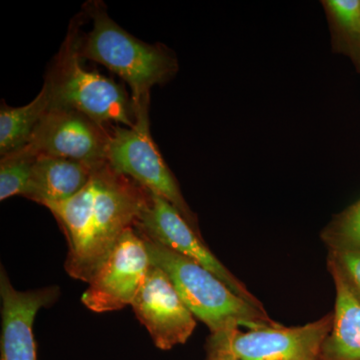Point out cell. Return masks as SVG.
<instances>
[{"label": "cell", "instance_id": "cell-6", "mask_svg": "<svg viewBox=\"0 0 360 360\" xmlns=\"http://www.w3.org/2000/svg\"><path fill=\"white\" fill-rule=\"evenodd\" d=\"M333 314L302 326L281 324L259 328L232 329L212 333L208 357L233 360H319L322 345L330 333Z\"/></svg>", "mask_w": 360, "mask_h": 360}, {"label": "cell", "instance_id": "cell-16", "mask_svg": "<svg viewBox=\"0 0 360 360\" xmlns=\"http://www.w3.org/2000/svg\"><path fill=\"white\" fill-rule=\"evenodd\" d=\"M322 239L329 250H360V200L324 229Z\"/></svg>", "mask_w": 360, "mask_h": 360}, {"label": "cell", "instance_id": "cell-3", "mask_svg": "<svg viewBox=\"0 0 360 360\" xmlns=\"http://www.w3.org/2000/svg\"><path fill=\"white\" fill-rule=\"evenodd\" d=\"M137 232L143 238L151 264L167 274L186 307L212 335L276 323L265 309L246 302L205 267Z\"/></svg>", "mask_w": 360, "mask_h": 360}, {"label": "cell", "instance_id": "cell-10", "mask_svg": "<svg viewBox=\"0 0 360 360\" xmlns=\"http://www.w3.org/2000/svg\"><path fill=\"white\" fill-rule=\"evenodd\" d=\"M131 307L160 349L184 345L196 328L195 317L169 277L153 264Z\"/></svg>", "mask_w": 360, "mask_h": 360}, {"label": "cell", "instance_id": "cell-8", "mask_svg": "<svg viewBox=\"0 0 360 360\" xmlns=\"http://www.w3.org/2000/svg\"><path fill=\"white\" fill-rule=\"evenodd\" d=\"M110 130L78 111L51 108L26 146L15 151L56 156L99 167L108 162Z\"/></svg>", "mask_w": 360, "mask_h": 360}, {"label": "cell", "instance_id": "cell-14", "mask_svg": "<svg viewBox=\"0 0 360 360\" xmlns=\"http://www.w3.org/2000/svg\"><path fill=\"white\" fill-rule=\"evenodd\" d=\"M51 108V97L44 84L39 96L26 105L11 108L4 101L0 108V155L23 148L32 139L44 116Z\"/></svg>", "mask_w": 360, "mask_h": 360}, {"label": "cell", "instance_id": "cell-13", "mask_svg": "<svg viewBox=\"0 0 360 360\" xmlns=\"http://www.w3.org/2000/svg\"><path fill=\"white\" fill-rule=\"evenodd\" d=\"M330 274L335 284V307L319 360H360V302L338 274Z\"/></svg>", "mask_w": 360, "mask_h": 360}, {"label": "cell", "instance_id": "cell-1", "mask_svg": "<svg viewBox=\"0 0 360 360\" xmlns=\"http://www.w3.org/2000/svg\"><path fill=\"white\" fill-rule=\"evenodd\" d=\"M148 191L106 162L75 196L49 208L68 240L66 272L89 283L125 231L134 227Z\"/></svg>", "mask_w": 360, "mask_h": 360}, {"label": "cell", "instance_id": "cell-7", "mask_svg": "<svg viewBox=\"0 0 360 360\" xmlns=\"http://www.w3.org/2000/svg\"><path fill=\"white\" fill-rule=\"evenodd\" d=\"M134 229L205 267L234 293L258 309H264L262 302L207 248L200 232L195 231L165 198L148 191V200Z\"/></svg>", "mask_w": 360, "mask_h": 360}, {"label": "cell", "instance_id": "cell-19", "mask_svg": "<svg viewBox=\"0 0 360 360\" xmlns=\"http://www.w3.org/2000/svg\"><path fill=\"white\" fill-rule=\"evenodd\" d=\"M208 360H233L227 357H208Z\"/></svg>", "mask_w": 360, "mask_h": 360}, {"label": "cell", "instance_id": "cell-17", "mask_svg": "<svg viewBox=\"0 0 360 360\" xmlns=\"http://www.w3.org/2000/svg\"><path fill=\"white\" fill-rule=\"evenodd\" d=\"M328 264L360 302V250H329Z\"/></svg>", "mask_w": 360, "mask_h": 360}, {"label": "cell", "instance_id": "cell-12", "mask_svg": "<svg viewBox=\"0 0 360 360\" xmlns=\"http://www.w3.org/2000/svg\"><path fill=\"white\" fill-rule=\"evenodd\" d=\"M97 167L68 158L39 156L23 198L47 208L63 202L89 184Z\"/></svg>", "mask_w": 360, "mask_h": 360}, {"label": "cell", "instance_id": "cell-11", "mask_svg": "<svg viewBox=\"0 0 360 360\" xmlns=\"http://www.w3.org/2000/svg\"><path fill=\"white\" fill-rule=\"evenodd\" d=\"M1 360H37L33 323L42 307L58 300V286L20 291L14 288L6 270L0 274Z\"/></svg>", "mask_w": 360, "mask_h": 360}, {"label": "cell", "instance_id": "cell-18", "mask_svg": "<svg viewBox=\"0 0 360 360\" xmlns=\"http://www.w3.org/2000/svg\"><path fill=\"white\" fill-rule=\"evenodd\" d=\"M326 7L341 34L360 42V0H328Z\"/></svg>", "mask_w": 360, "mask_h": 360}, {"label": "cell", "instance_id": "cell-15", "mask_svg": "<svg viewBox=\"0 0 360 360\" xmlns=\"http://www.w3.org/2000/svg\"><path fill=\"white\" fill-rule=\"evenodd\" d=\"M35 160L37 158L20 151L2 156L0 161V200L25 195Z\"/></svg>", "mask_w": 360, "mask_h": 360}, {"label": "cell", "instance_id": "cell-4", "mask_svg": "<svg viewBox=\"0 0 360 360\" xmlns=\"http://www.w3.org/2000/svg\"><path fill=\"white\" fill-rule=\"evenodd\" d=\"M82 18L71 21L60 51L47 71L44 85L51 108L78 111L98 124L134 127L135 108L122 85L96 71L85 70L79 56Z\"/></svg>", "mask_w": 360, "mask_h": 360}, {"label": "cell", "instance_id": "cell-2", "mask_svg": "<svg viewBox=\"0 0 360 360\" xmlns=\"http://www.w3.org/2000/svg\"><path fill=\"white\" fill-rule=\"evenodd\" d=\"M85 13L92 30L80 35L79 56L108 68L129 84L135 112L149 108L150 90L176 73L177 61L161 44H149L130 34L108 15L101 1H89Z\"/></svg>", "mask_w": 360, "mask_h": 360}, {"label": "cell", "instance_id": "cell-9", "mask_svg": "<svg viewBox=\"0 0 360 360\" xmlns=\"http://www.w3.org/2000/svg\"><path fill=\"white\" fill-rule=\"evenodd\" d=\"M151 266L143 238L134 227L125 231L82 295L92 311H115L131 305Z\"/></svg>", "mask_w": 360, "mask_h": 360}, {"label": "cell", "instance_id": "cell-5", "mask_svg": "<svg viewBox=\"0 0 360 360\" xmlns=\"http://www.w3.org/2000/svg\"><path fill=\"white\" fill-rule=\"evenodd\" d=\"M135 118L134 127H111L108 162L116 172L165 198L200 231L198 217L187 205L174 174L151 136L149 108L137 110Z\"/></svg>", "mask_w": 360, "mask_h": 360}]
</instances>
